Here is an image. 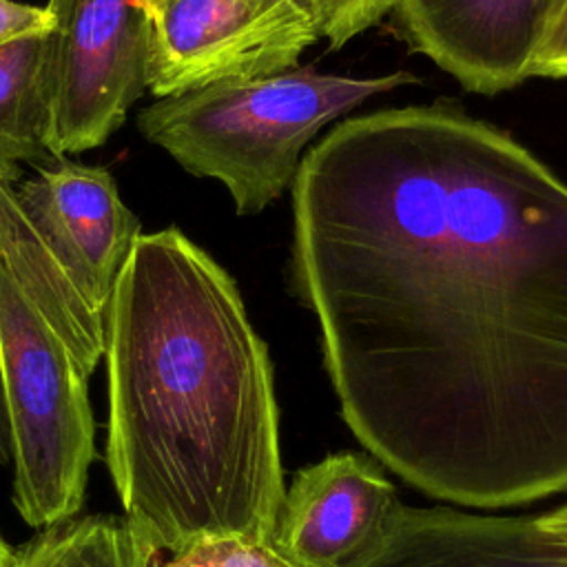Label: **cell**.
<instances>
[{"label":"cell","instance_id":"obj_19","mask_svg":"<svg viewBox=\"0 0 567 567\" xmlns=\"http://www.w3.org/2000/svg\"><path fill=\"white\" fill-rule=\"evenodd\" d=\"M11 461V432H9V416L4 405V390L0 379V467H4Z\"/></svg>","mask_w":567,"mask_h":567},{"label":"cell","instance_id":"obj_8","mask_svg":"<svg viewBox=\"0 0 567 567\" xmlns=\"http://www.w3.org/2000/svg\"><path fill=\"white\" fill-rule=\"evenodd\" d=\"M13 193L86 301L106 317L117 277L142 235L111 171L55 159L18 182Z\"/></svg>","mask_w":567,"mask_h":567},{"label":"cell","instance_id":"obj_1","mask_svg":"<svg viewBox=\"0 0 567 567\" xmlns=\"http://www.w3.org/2000/svg\"><path fill=\"white\" fill-rule=\"evenodd\" d=\"M290 188L295 292L368 452L476 509L567 489V184L427 104L341 120Z\"/></svg>","mask_w":567,"mask_h":567},{"label":"cell","instance_id":"obj_9","mask_svg":"<svg viewBox=\"0 0 567 567\" xmlns=\"http://www.w3.org/2000/svg\"><path fill=\"white\" fill-rule=\"evenodd\" d=\"M554 0H394L412 49L474 93L496 95L534 78Z\"/></svg>","mask_w":567,"mask_h":567},{"label":"cell","instance_id":"obj_5","mask_svg":"<svg viewBox=\"0 0 567 567\" xmlns=\"http://www.w3.org/2000/svg\"><path fill=\"white\" fill-rule=\"evenodd\" d=\"M47 146L55 159L104 144L148 89L146 0H49Z\"/></svg>","mask_w":567,"mask_h":567},{"label":"cell","instance_id":"obj_6","mask_svg":"<svg viewBox=\"0 0 567 567\" xmlns=\"http://www.w3.org/2000/svg\"><path fill=\"white\" fill-rule=\"evenodd\" d=\"M151 22L148 89L155 97L295 69L319 40L292 0H159Z\"/></svg>","mask_w":567,"mask_h":567},{"label":"cell","instance_id":"obj_16","mask_svg":"<svg viewBox=\"0 0 567 567\" xmlns=\"http://www.w3.org/2000/svg\"><path fill=\"white\" fill-rule=\"evenodd\" d=\"M567 78V0H554L534 78Z\"/></svg>","mask_w":567,"mask_h":567},{"label":"cell","instance_id":"obj_17","mask_svg":"<svg viewBox=\"0 0 567 567\" xmlns=\"http://www.w3.org/2000/svg\"><path fill=\"white\" fill-rule=\"evenodd\" d=\"M53 22L47 7H33L16 0H0V44L27 35L31 31L49 29Z\"/></svg>","mask_w":567,"mask_h":567},{"label":"cell","instance_id":"obj_18","mask_svg":"<svg viewBox=\"0 0 567 567\" xmlns=\"http://www.w3.org/2000/svg\"><path fill=\"white\" fill-rule=\"evenodd\" d=\"M538 523L540 527L551 534L556 540L560 543H567V505L549 512V514H543L538 516Z\"/></svg>","mask_w":567,"mask_h":567},{"label":"cell","instance_id":"obj_13","mask_svg":"<svg viewBox=\"0 0 567 567\" xmlns=\"http://www.w3.org/2000/svg\"><path fill=\"white\" fill-rule=\"evenodd\" d=\"M157 551L124 516H82L44 527L13 567H155Z\"/></svg>","mask_w":567,"mask_h":567},{"label":"cell","instance_id":"obj_10","mask_svg":"<svg viewBox=\"0 0 567 567\" xmlns=\"http://www.w3.org/2000/svg\"><path fill=\"white\" fill-rule=\"evenodd\" d=\"M368 567H567V543L547 534L538 516L403 505Z\"/></svg>","mask_w":567,"mask_h":567},{"label":"cell","instance_id":"obj_20","mask_svg":"<svg viewBox=\"0 0 567 567\" xmlns=\"http://www.w3.org/2000/svg\"><path fill=\"white\" fill-rule=\"evenodd\" d=\"M13 560H16V551L0 536V567H13Z\"/></svg>","mask_w":567,"mask_h":567},{"label":"cell","instance_id":"obj_14","mask_svg":"<svg viewBox=\"0 0 567 567\" xmlns=\"http://www.w3.org/2000/svg\"><path fill=\"white\" fill-rule=\"evenodd\" d=\"M332 49L343 47L392 11L394 0H292Z\"/></svg>","mask_w":567,"mask_h":567},{"label":"cell","instance_id":"obj_11","mask_svg":"<svg viewBox=\"0 0 567 567\" xmlns=\"http://www.w3.org/2000/svg\"><path fill=\"white\" fill-rule=\"evenodd\" d=\"M0 255L73 352L82 372L91 377L104 357L106 317L82 295L69 270L24 217L13 186L0 179Z\"/></svg>","mask_w":567,"mask_h":567},{"label":"cell","instance_id":"obj_21","mask_svg":"<svg viewBox=\"0 0 567 567\" xmlns=\"http://www.w3.org/2000/svg\"><path fill=\"white\" fill-rule=\"evenodd\" d=\"M146 2H148V7H151V9H153V7H155V4H157V2H159V0H146Z\"/></svg>","mask_w":567,"mask_h":567},{"label":"cell","instance_id":"obj_7","mask_svg":"<svg viewBox=\"0 0 567 567\" xmlns=\"http://www.w3.org/2000/svg\"><path fill=\"white\" fill-rule=\"evenodd\" d=\"M401 509L374 456L334 452L301 467L284 489L270 547L290 567H368Z\"/></svg>","mask_w":567,"mask_h":567},{"label":"cell","instance_id":"obj_3","mask_svg":"<svg viewBox=\"0 0 567 567\" xmlns=\"http://www.w3.org/2000/svg\"><path fill=\"white\" fill-rule=\"evenodd\" d=\"M414 82L408 71L350 78L295 66L157 97L137 115V128L188 173L221 182L239 215H255L292 186L303 148L326 124Z\"/></svg>","mask_w":567,"mask_h":567},{"label":"cell","instance_id":"obj_2","mask_svg":"<svg viewBox=\"0 0 567 567\" xmlns=\"http://www.w3.org/2000/svg\"><path fill=\"white\" fill-rule=\"evenodd\" d=\"M106 465L157 551L270 545L284 498L268 348L235 279L179 228L142 233L106 310Z\"/></svg>","mask_w":567,"mask_h":567},{"label":"cell","instance_id":"obj_15","mask_svg":"<svg viewBox=\"0 0 567 567\" xmlns=\"http://www.w3.org/2000/svg\"><path fill=\"white\" fill-rule=\"evenodd\" d=\"M155 567H290L268 543L221 536L208 538L186 547L184 551L168 554L166 560Z\"/></svg>","mask_w":567,"mask_h":567},{"label":"cell","instance_id":"obj_4","mask_svg":"<svg viewBox=\"0 0 567 567\" xmlns=\"http://www.w3.org/2000/svg\"><path fill=\"white\" fill-rule=\"evenodd\" d=\"M0 379L18 514L33 529L73 518L82 509L95 456L89 377L2 255Z\"/></svg>","mask_w":567,"mask_h":567},{"label":"cell","instance_id":"obj_12","mask_svg":"<svg viewBox=\"0 0 567 567\" xmlns=\"http://www.w3.org/2000/svg\"><path fill=\"white\" fill-rule=\"evenodd\" d=\"M49 29L0 44V179L11 186L20 164L55 162L47 146Z\"/></svg>","mask_w":567,"mask_h":567}]
</instances>
